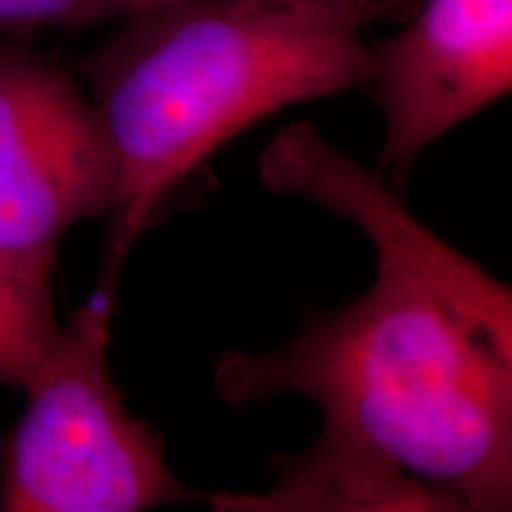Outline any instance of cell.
Here are the masks:
<instances>
[{
    "label": "cell",
    "mask_w": 512,
    "mask_h": 512,
    "mask_svg": "<svg viewBox=\"0 0 512 512\" xmlns=\"http://www.w3.org/2000/svg\"><path fill=\"white\" fill-rule=\"evenodd\" d=\"M363 27L306 0H164L117 19L79 64L119 174L98 285L117 290L166 197L235 136L297 102L366 91Z\"/></svg>",
    "instance_id": "1"
},
{
    "label": "cell",
    "mask_w": 512,
    "mask_h": 512,
    "mask_svg": "<svg viewBox=\"0 0 512 512\" xmlns=\"http://www.w3.org/2000/svg\"><path fill=\"white\" fill-rule=\"evenodd\" d=\"M368 46L384 140L373 174L403 192L427 147L512 91V0H422Z\"/></svg>",
    "instance_id": "5"
},
{
    "label": "cell",
    "mask_w": 512,
    "mask_h": 512,
    "mask_svg": "<svg viewBox=\"0 0 512 512\" xmlns=\"http://www.w3.org/2000/svg\"><path fill=\"white\" fill-rule=\"evenodd\" d=\"M214 389L238 408L304 396L458 512L512 508V344L392 266L283 347L223 354Z\"/></svg>",
    "instance_id": "2"
},
{
    "label": "cell",
    "mask_w": 512,
    "mask_h": 512,
    "mask_svg": "<svg viewBox=\"0 0 512 512\" xmlns=\"http://www.w3.org/2000/svg\"><path fill=\"white\" fill-rule=\"evenodd\" d=\"M164 0H0V36H29L46 29H83L121 19ZM356 17L358 22H396L408 17L418 0H306Z\"/></svg>",
    "instance_id": "8"
},
{
    "label": "cell",
    "mask_w": 512,
    "mask_h": 512,
    "mask_svg": "<svg viewBox=\"0 0 512 512\" xmlns=\"http://www.w3.org/2000/svg\"><path fill=\"white\" fill-rule=\"evenodd\" d=\"M117 159L93 100L60 64L0 36V259L50 294L57 249L76 223L110 211Z\"/></svg>",
    "instance_id": "4"
},
{
    "label": "cell",
    "mask_w": 512,
    "mask_h": 512,
    "mask_svg": "<svg viewBox=\"0 0 512 512\" xmlns=\"http://www.w3.org/2000/svg\"><path fill=\"white\" fill-rule=\"evenodd\" d=\"M259 178L266 188L299 195L356 223L377 264L420 280L486 335L512 344L510 287L422 226L399 192L311 124L287 126L268 143L259 157Z\"/></svg>",
    "instance_id": "6"
},
{
    "label": "cell",
    "mask_w": 512,
    "mask_h": 512,
    "mask_svg": "<svg viewBox=\"0 0 512 512\" xmlns=\"http://www.w3.org/2000/svg\"><path fill=\"white\" fill-rule=\"evenodd\" d=\"M57 332L53 297L29 290L0 259V384L27 387Z\"/></svg>",
    "instance_id": "9"
},
{
    "label": "cell",
    "mask_w": 512,
    "mask_h": 512,
    "mask_svg": "<svg viewBox=\"0 0 512 512\" xmlns=\"http://www.w3.org/2000/svg\"><path fill=\"white\" fill-rule=\"evenodd\" d=\"M207 503L216 512H458L441 491L328 422L302 453L280 460L271 489L226 491Z\"/></svg>",
    "instance_id": "7"
},
{
    "label": "cell",
    "mask_w": 512,
    "mask_h": 512,
    "mask_svg": "<svg viewBox=\"0 0 512 512\" xmlns=\"http://www.w3.org/2000/svg\"><path fill=\"white\" fill-rule=\"evenodd\" d=\"M114 292L95 287L24 387V411L0 448L3 512H143L200 498L114 384Z\"/></svg>",
    "instance_id": "3"
}]
</instances>
